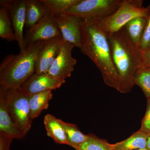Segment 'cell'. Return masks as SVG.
<instances>
[{
    "label": "cell",
    "instance_id": "obj_7",
    "mask_svg": "<svg viewBox=\"0 0 150 150\" xmlns=\"http://www.w3.org/2000/svg\"><path fill=\"white\" fill-rule=\"evenodd\" d=\"M0 5L7 8L20 51H24L28 47L23 35L26 19V0H2Z\"/></svg>",
    "mask_w": 150,
    "mask_h": 150
},
{
    "label": "cell",
    "instance_id": "obj_5",
    "mask_svg": "<svg viewBox=\"0 0 150 150\" xmlns=\"http://www.w3.org/2000/svg\"><path fill=\"white\" fill-rule=\"evenodd\" d=\"M5 93L8 109L13 121L26 135L31 128L33 120L29 95L19 88L5 90Z\"/></svg>",
    "mask_w": 150,
    "mask_h": 150
},
{
    "label": "cell",
    "instance_id": "obj_4",
    "mask_svg": "<svg viewBox=\"0 0 150 150\" xmlns=\"http://www.w3.org/2000/svg\"><path fill=\"white\" fill-rule=\"evenodd\" d=\"M143 0H122L121 5L111 15L98 20L100 26L109 35L122 29L129 21L137 18H147L148 8L143 6Z\"/></svg>",
    "mask_w": 150,
    "mask_h": 150
},
{
    "label": "cell",
    "instance_id": "obj_14",
    "mask_svg": "<svg viewBox=\"0 0 150 150\" xmlns=\"http://www.w3.org/2000/svg\"><path fill=\"white\" fill-rule=\"evenodd\" d=\"M44 124L48 137L52 138L57 144L68 145L66 132L60 119L51 114H47L44 116Z\"/></svg>",
    "mask_w": 150,
    "mask_h": 150
},
{
    "label": "cell",
    "instance_id": "obj_29",
    "mask_svg": "<svg viewBox=\"0 0 150 150\" xmlns=\"http://www.w3.org/2000/svg\"><path fill=\"white\" fill-rule=\"evenodd\" d=\"M137 150H148L147 149H139Z\"/></svg>",
    "mask_w": 150,
    "mask_h": 150
},
{
    "label": "cell",
    "instance_id": "obj_10",
    "mask_svg": "<svg viewBox=\"0 0 150 150\" xmlns=\"http://www.w3.org/2000/svg\"><path fill=\"white\" fill-rule=\"evenodd\" d=\"M54 18L64 40L71 43L74 47L80 48L82 19L71 15Z\"/></svg>",
    "mask_w": 150,
    "mask_h": 150
},
{
    "label": "cell",
    "instance_id": "obj_19",
    "mask_svg": "<svg viewBox=\"0 0 150 150\" xmlns=\"http://www.w3.org/2000/svg\"><path fill=\"white\" fill-rule=\"evenodd\" d=\"M47 12L54 18L65 15L79 0H39Z\"/></svg>",
    "mask_w": 150,
    "mask_h": 150
},
{
    "label": "cell",
    "instance_id": "obj_20",
    "mask_svg": "<svg viewBox=\"0 0 150 150\" xmlns=\"http://www.w3.org/2000/svg\"><path fill=\"white\" fill-rule=\"evenodd\" d=\"M64 129L68 140V145L76 150L88 139L89 135H85L81 131L76 124L67 123L60 119Z\"/></svg>",
    "mask_w": 150,
    "mask_h": 150
},
{
    "label": "cell",
    "instance_id": "obj_18",
    "mask_svg": "<svg viewBox=\"0 0 150 150\" xmlns=\"http://www.w3.org/2000/svg\"><path fill=\"white\" fill-rule=\"evenodd\" d=\"M147 18H137L132 20L123 28L129 39L136 47L139 48Z\"/></svg>",
    "mask_w": 150,
    "mask_h": 150
},
{
    "label": "cell",
    "instance_id": "obj_21",
    "mask_svg": "<svg viewBox=\"0 0 150 150\" xmlns=\"http://www.w3.org/2000/svg\"><path fill=\"white\" fill-rule=\"evenodd\" d=\"M8 10L6 8H0V37L8 41L16 40Z\"/></svg>",
    "mask_w": 150,
    "mask_h": 150
},
{
    "label": "cell",
    "instance_id": "obj_11",
    "mask_svg": "<svg viewBox=\"0 0 150 150\" xmlns=\"http://www.w3.org/2000/svg\"><path fill=\"white\" fill-rule=\"evenodd\" d=\"M64 41L62 36L45 41L38 55L35 73H48L49 68L59 54Z\"/></svg>",
    "mask_w": 150,
    "mask_h": 150
},
{
    "label": "cell",
    "instance_id": "obj_26",
    "mask_svg": "<svg viewBox=\"0 0 150 150\" xmlns=\"http://www.w3.org/2000/svg\"><path fill=\"white\" fill-rule=\"evenodd\" d=\"M13 139L0 132V150H9Z\"/></svg>",
    "mask_w": 150,
    "mask_h": 150
},
{
    "label": "cell",
    "instance_id": "obj_12",
    "mask_svg": "<svg viewBox=\"0 0 150 150\" xmlns=\"http://www.w3.org/2000/svg\"><path fill=\"white\" fill-rule=\"evenodd\" d=\"M65 82L56 79L48 73H35L19 88L30 95L59 88Z\"/></svg>",
    "mask_w": 150,
    "mask_h": 150
},
{
    "label": "cell",
    "instance_id": "obj_24",
    "mask_svg": "<svg viewBox=\"0 0 150 150\" xmlns=\"http://www.w3.org/2000/svg\"><path fill=\"white\" fill-rule=\"evenodd\" d=\"M149 13L146 23L139 48L142 53L150 50V4L147 7Z\"/></svg>",
    "mask_w": 150,
    "mask_h": 150
},
{
    "label": "cell",
    "instance_id": "obj_27",
    "mask_svg": "<svg viewBox=\"0 0 150 150\" xmlns=\"http://www.w3.org/2000/svg\"><path fill=\"white\" fill-rule=\"evenodd\" d=\"M143 66L150 67V50L142 53Z\"/></svg>",
    "mask_w": 150,
    "mask_h": 150
},
{
    "label": "cell",
    "instance_id": "obj_1",
    "mask_svg": "<svg viewBox=\"0 0 150 150\" xmlns=\"http://www.w3.org/2000/svg\"><path fill=\"white\" fill-rule=\"evenodd\" d=\"M81 31V51L96 65L105 83L118 91L119 76L112 60L108 37L99 22L82 19Z\"/></svg>",
    "mask_w": 150,
    "mask_h": 150
},
{
    "label": "cell",
    "instance_id": "obj_6",
    "mask_svg": "<svg viewBox=\"0 0 150 150\" xmlns=\"http://www.w3.org/2000/svg\"><path fill=\"white\" fill-rule=\"evenodd\" d=\"M122 1V0H79L65 15L81 19L100 20L115 12Z\"/></svg>",
    "mask_w": 150,
    "mask_h": 150
},
{
    "label": "cell",
    "instance_id": "obj_25",
    "mask_svg": "<svg viewBox=\"0 0 150 150\" xmlns=\"http://www.w3.org/2000/svg\"><path fill=\"white\" fill-rule=\"evenodd\" d=\"M140 130L150 134V98H147V106L144 116L142 121Z\"/></svg>",
    "mask_w": 150,
    "mask_h": 150
},
{
    "label": "cell",
    "instance_id": "obj_23",
    "mask_svg": "<svg viewBox=\"0 0 150 150\" xmlns=\"http://www.w3.org/2000/svg\"><path fill=\"white\" fill-rule=\"evenodd\" d=\"M112 149V144L106 140L91 134L89 135L88 139L79 147L77 150H111Z\"/></svg>",
    "mask_w": 150,
    "mask_h": 150
},
{
    "label": "cell",
    "instance_id": "obj_2",
    "mask_svg": "<svg viewBox=\"0 0 150 150\" xmlns=\"http://www.w3.org/2000/svg\"><path fill=\"white\" fill-rule=\"evenodd\" d=\"M113 63L119 77L118 91H131L137 70L143 66L142 53L129 39L123 28L107 35Z\"/></svg>",
    "mask_w": 150,
    "mask_h": 150
},
{
    "label": "cell",
    "instance_id": "obj_3",
    "mask_svg": "<svg viewBox=\"0 0 150 150\" xmlns=\"http://www.w3.org/2000/svg\"><path fill=\"white\" fill-rule=\"evenodd\" d=\"M39 41L18 55H7L0 65V85L5 90L19 88L35 72L38 55L44 44Z\"/></svg>",
    "mask_w": 150,
    "mask_h": 150
},
{
    "label": "cell",
    "instance_id": "obj_9",
    "mask_svg": "<svg viewBox=\"0 0 150 150\" xmlns=\"http://www.w3.org/2000/svg\"><path fill=\"white\" fill-rule=\"evenodd\" d=\"M62 36L54 18L47 12L45 16L34 26L28 29L25 37L27 46L39 41H47Z\"/></svg>",
    "mask_w": 150,
    "mask_h": 150
},
{
    "label": "cell",
    "instance_id": "obj_8",
    "mask_svg": "<svg viewBox=\"0 0 150 150\" xmlns=\"http://www.w3.org/2000/svg\"><path fill=\"white\" fill-rule=\"evenodd\" d=\"M74 46L64 41L59 54L48 70V74L59 80L66 81L74 71L77 61L72 55Z\"/></svg>",
    "mask_w": 150,
    "mask_h": 150
},
{
    "label": "cell",
    "instance_id": "obj_13",
    "mask_svg": "<svg viewBox=\"0 0 150 150\" xmlns=\"http://www.w3.org/2000/svg\"><path fill=\"white\" fill-rule=\"evenodd\" d=\"M0 132L12 139H22L25 134L13 121L7 105L5 90L0 88Z\"/></svg>",
    "mask_w": 150,
    "mask_h": 150
},
{
    "label": "cell",
    "instance_id": "obj_17",
    "mask_svg": "<svg viewBox=\"0 0 150 150\" xmlns=\"http://www.w3.org/2000/svg\"><path fill=\"white\" fill-rule=\"evenodd\" d=\"M25 27L30 29L41 20L47 11L39 0H26Z\"/></svg>",
    "mask_w": 150,
    "mask_h": 150
},
{
    "label": "cell",
    "instance_id": "obj_30",
    "mask_svg": "<svg viewBox=\"0 0 150 150\" xmlns=\"http://www.w3.org/2000/svg\"><path fill=\"white\" fill-rule=\"evenodd\" d=\"M111 150H116V149H113V147H112V149Z\"/></svg>",
    "mask_w": 150,
    "mask_h": 150
},
{
    "label": "cell",
    "instance_id": "obj_15",
    "mask_svg": "<svg viewBox=\"0 0 150 150\" xmlns=\"http://www.w3.org/2000/svg\"><path fill=\"white\" fill-rule=\"evenodd\" d=\"M149 134L138 130L126 139L112 144L113 149L118 150H137L147 149Z\"/></svg>",
    "mask_w": 150,
    "mask_h": 150
},
{
    "label": "cell",
    "instance_id": "obj_16",
    "mask_svg": "<svg viewBox=\"0 0 150 150\" xmlns=\"http://www.w3.org/2000/svg\"><path fill=\"white\" fill-rule=\"evenodd\" d=\"M52 97V91H47L29 95L30 116L32 120L37 118L43 110L48 108L49 102Z\"/></svg>",
    "mask_w": 150,
    "mask_h": 150
},
{
    "label": "cell",
    "instance_id": "obj_22",
    "mask_svg": "<svg viewBox=\"0 0 150 150\" xmlns=\"http://www.w3.org/2000/svg\"><path fill=\"white\" fill-rule=\"evenodd\" d=\"M134 84L142 89L147 98H150V67L143 66L138 69L134 78Z\"/></svg>",
    "mask_w": 150,
    "mask_h": 150
},
{
    "label": "cell",
    "instance_id": "obj_28",
    "mask_svg": "<svg viewBox=\"0 0 150 150\" xmlns=\"http://www.w3.org/2000/svg\"><path fill=\"white\" fill-rule=\"evenodd\" d=\"M147 149L148 150H150V134H149L147 139Z\"/></svg>",
    "mask_w": 150,
    "mask_h": 150
}]
</instances>
